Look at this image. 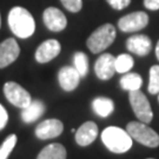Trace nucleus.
Segmentation results:
<instances>
[{
  "label": "nucleus",
  "instance_id": "obj_1",
  "mask_svg": "<svg viewBox=\"0 0 159 159\" xmlns=\"http://www.w3.org/2000/svg\"><path fill=\"white\" fill-rule=\"evenodd\" d=\"M8 26L18 38H30L35 31V21L32 14L24 7H13L8 13Z\"/></svg>",
  "mask_w": 159,
  "mask_h": 159
},
{
  "label": "nucleus",
  "instance_id": "obj_2",
  "mask_svg": "<svg viewBox=\"0 0 159 159\" xmlns=\"http://www.w3.org/2000/svg\"><path fill=\"white\" fill-rule=\"evenodd\" d=\"M102 140L104 145L113 153H125L132 148L133 139L127 133L117 126H108L102 133Z\"/></svg>",
  "mask_w": 159,
  "mask_h": 159
},
{
  "label": "nucleus",
  "instance_id": "obj_3",
  "mask_svg": "<svg viewBox=\"0 0 159 159\" xmlns=\"http://www.w3.org/2000/svg\"><path fill=\"white\" fill-rule=\"evenodd\" d=\"M116 39V27L111 24H105L93 32L87 39V47L92 53H100L112 45Z\"/></svg>",
  "mask_w": 159,
  "mask_h": 159
},
{
  "label": "nucleus",
  "instance_id": "obj_4",
  "mask_svg": "<svg viewBox=\"0 0 159 159\" xmlns=\"http://www.w3.org/2000/svg\"><path fill=\"white\" fill-rule=\"evenodd\" d=\"M126 131L133 140L142 145L152 148L159 146V134L145 123L130 121L126 126Z\"/></svg>",
  "mask_w": 159,
  "mask_h": 159
},
{
  "label": "nucleus",
  "instance_id": "obj_5",
  "mask_svg": "<svg viewBox=\"0 0 159 159\" xmlns=\"http://www.w3.org/2000/svg\"><path fill=\"white\" fill-rule=\"evenodd\" d=\"M129 99H130L131 107L137 118L142 123L148 124L153 118V112H152V108H151V105L146 96L140 90H137V91L130 92Z\"/></svg>",
  "mask_w": 159,
  "mask_h": 159
},
{
  "label": "nucleus",
  "instance_id": "obj_6",
  "mask_svg": "<svg viewBox=\"0 0 159 159\" xmlns=\"http://www.w3.org/2000/svg\"><path fill=\"white\" fill-rule=\"evenodd\" d=\"M4 93H5L6 99L11 102L12 105L19 108L27 107L32 102V98L29 92L26 91L23 86H20L14 81L6 83L4 85Z\"/></svg>",
  "mask_w": 159,
  "mask_h": 159
},
{
  "label": "nucleus",
  "instance_id": "obj_7",
  "mask_svg": "<svg viewBox=\"0 0 159 159\" xmlns=\"http://www.w3.org/2000/svg\"><path fill=\"white\" fill-rule=\"evenodd\" d=\"M148 24V16L145 12H133L130 14H126L121 17L118 21V27L123 32H137L144 27H146Z\"/></svg>",
  "mask_w": 159,
  "mask_h": 159
},
{
  "label": "nucleus",
  "instance_id": "obj_8",
  "mask_svg": "<svg viewBox=\"0 0 159 159\" xmlns=\"http://www.w3.org/2000/svg\"><path fill=\"white\" fill-rule=\"evenodd\" d=\"M43 20L46 27L52 32H60L67 26L65 14L56 7H47L43 13Z\"/></svg>",
  "mask_w": 159,
  "mask_h": 159
},
{
  "label": "nucleus",
  "instance_id": "obj_9",
  "mask_svg": "<svg viewBox=\"0 0 159 159\" xmlns=\"http://www.w3.org/2000/svg\"><path fill=\"white\" fill-rule=\"evenodd\" d=\"M20 54V48L17 40L14 38H8L0 44V68L7 67L14 63Z\"/></svg>",
  "mask_w": 159,
  "mask_h": 159
},
{
  "label": "nucleus",
  "instance_id": "obj_10",
  "mask_svg": "<svg viewBox=\"0 0 159 159\" xmlns=\"http://www.w3.org/2000/svg\"><path fill=\"white\" fill-rule=\"evenodd\" d=\"M64 131L63 123L59 119H46L35 127V136L41 140L59 137Z\"/></svg>",
  "mask_w": 159,
  "mask_h": 159
},
{
  "label": "nucleus",
  "instance_id": "obj_11",
  "mask_svg": "<svg viewBox=\"0 0 159 159\" xmlns=\"http://www.w3.org/2000/svg\"><path fill=\"white\" fill-rule=\"evenodd\" d=\"M97 77L102 80L111 79L116 73V58L110 53H104L97 59L94 65Z\"/></svg>",
  "mask_w": 159,
  "mask_h": 159
},
{
  "label": "nucleus",
  "instance_id": "obj_12",
  "mask_svg": "<svg viewBox=\"0 0 159 159\" xmlns=\"http://www.w3.org/2000/svg\"><path fill=\"white\" fill-rule=\"evenodd\" d=\"M60 44L56 39H48L40 44L35 51V60L40 64H46L57 57L60 53Z\"/></svg>",
  "mask_w": 159,
  "mask_h": 159
},
{
  "label": "nucleus",
  "instance_id": "obj_13",
  "mask_svg": "<svg viewBox=\"0 0 159 159\" xmlns=\"http://www.w3.org/2000/svg\"><path fill=\"white\" fill-rule=\"evenodd\" d=\"M80 74L74 68V66H64L60 68L58 73V80L59 85L64 91L71 92L75 90L80 81Z\"/></svg>",
  "mask_w": 159,
  "mask_h": 159
},
{
  "label": "nucleus",
  "instance_id": "obj_14",
  "mask_svg": "<svg viewBox=\"0 0 159 159\" xmlns=\"http://www.w3.org/2000/svg\"><path fill=\"white\" fill-rule=\"evenodd\" d=\"M126 47L131 53L144 57L150 53L151 48H152V43L148 35L134 34L126 40Z\"/></svg>",
  "mask_w": 159,
  "mask_h": 159
},
{
  "label": "nucleus",
  "instance_id": "obj_15",
  "mask_svg": "<svg viewBox=\"0 0 159 159\" xmlns=\"http://www.w3.org/2000/svg\"><path fill=\"white\" fill-rule=\"evenodd\" d=\"M98 137V126L93 121H85L75 131V142L80 146H89Z\"/></svg>",
  "mask_w": 159,
  "mask_h": 159
},
{
  "label": "nucleus",
  "instance_id": "obj_16",
  "mask_svg": "<svg viewBox=\"0 0 159 159\" xmlns=\"http://www.w3.org/2000/svg\"><path fill=\"white\" fill-rule=\"evenodd\" d=\"M45 112V105L44 102L35 99L32 100L27 107L23 108L21 112V118L25 123H33L37 119H39L40 117Z\"/></svg>",
  "mask_w": 159,
  "mask_h": 159
},
{
  "label": "nucleus",
  "instance_id": "obj_17",
  "mask_svg": "<svg viewBox=\"0 0 159 159\" xmlns=\"http://www.w3.org/2000/svg\"><path fill=\"white\" fill-rule=\"evenodd\" d=\"M66 148L61 144H48L38 154L37 159H66Z\"/></svg>",
  "mask_w": 159,
  "mask_h": 159
},
{
  "label": "nucleus",
  "instance_id": "obj_18",
  "mask_svg": "<svg viewBox=\"0 0 159 159\" xmlns=\"http://www.w3.org/2000/svg\"><path fill=\"white\" fill-rule=\"evenodd\" d=\"M92 108L96 112V114H98L99 117H108L110 114L113 112L114 110V104L113 102L106 98V97H98L92 102Z\"/></svg>",
  "mask_w": 159,
  "mask_h": 159
},
{
  "label": "nucleus",
  "instance_id": "obj_19",
  "mask_svg": "<svg viewBox=\"0 0 159 159\" xmlns=\"http://www.w3.org/2000/svg\"><path fill=\"white\" fill-rule=\"evenodd\" d=\"M143 79L138 73H127L124 74L120 79V86L125 91H137L142 87Z\"/></svg>",
  "mask_w": 159,
  "mask_h": 159
},
{
  "label": "nucleus",
  "instance_id": "obj_20",
  "mask_svg": "<svg viewBox=\"0 0 159 159\" xmlns=\"http://www.w3.org/2000/svg\"><path fill=\"white\" fill-rule=\"evenodd\" d=\"M133 58L130 54H120L116 58V72L118 73H127L133 67Z\"/></svg>",
  "mask_w": 159,
  "mask_h": 159
},
{
  "label": "nucleus",
  "instance_id": "obj_21",
  "mask_svg": "<svg viewBox=\"0 0 159 159\" xmlns=\"http://www.w3.org/2000/svg\"><path fill=\"white\" fill-rule=\"evenodd\" d=\"M74 68L78 71L80 77H85L89 72V59L84 52H77L73 58Z\"/></svg>",
  "mask_w": 159,
  "mask_h": 159
},
{
  "label": "nucleus",
  "instance_id": "obj_22",
  "mask_svg": "<svg viewBox=\"0 0 159 159\" xmlns=\"http://www.w3.org/2000/svg\"><path fill=\"white\" fill-rule=\"evenodd\" d=\"M17 144V136L10 134L0 146V159H7Z\"/></svg>",
  "mask_w": 159,
  "mask_h": 159
},
{
  "label": "nucleus",
  "instance_id": "obj_23",
  "mask_svg": "<svg viewBox=\"0 0 159 159\" xmlns=\"http://www.w3.org/2000/svg\"><path fill=\"white\" fill-rule=\"evenodd\" d=\"M148 92L151 94H158L159 93V65H153L150 68Z\"/></svg>",
  "mask_w": 159,
  "mask_h": 159
},
{
  "label": "nucleus",
  "instance_id": "obj_24",
  "mask_svg": "<svg viewBox=\"0 0 159 159\" xmlns=\"http://www.w3.org/2000/svg\"><path fill=\"white\" fill-rule=\"evenodd\" d=\"M64 7L72 13H77L83 7V0H60Z\"/></svg>",
  "mask_w": 159,
  "mask_h": 159
},
{
  "label": "nucleus",
  "instance_id": "obj_25",
  "mask_svg": "<svg viewBox=\"0 0 159 159\" xmlns=\"http://www.w3.org/2000/svg\"><path fill=\"white\" fill-rule=\"evenodd\" d=\"M108 2V5L111 6L112 8H114V10H118V11H120V10H124L125 7H127V6L130 5L131 0H106Z\"/></svg>",
  "mask_w": 159,
  "mask_h": 159
},
{
  "label": "nucleus",
  "instance_id": "obj_26",
  "mask_svg": "<svg viewBox=\"0 0 159 159\" xmlns=\"http://www.w3.org/2000/svg\"><path fill=\"white\" fill-rule=\"evenodd\" d=\"M7 120H8V114H7V112H6L5 107L0 104V131L6 126Z\"/></svg>",
  "mask_w": 159,
  "mask_h": 159
},
{
  "label": "nucleus",
  "instance_id": "obj_27",
  "mask_svg": "<svg viewBox=\"0 0 159 159\" xmlns=\"http://www.w3.org/2000/svg\"><path fill=\"white\" fill-rule=\"evenodd\" d=\"M144 6L151 11H157L159 10V0H144Z\"/></svg>",
  "mask_w": 159,
  "mask_h": 159
},
{
  "label": "nucleus",
  "instance_id": "obj_28",
  "mask_svg": "<svg viewBox=\"0 0 159 159\" xmlns=\"http://www.w3.org/2000/svg\"><path fill=\"white\" fill-rule=\"evenodd\" d=\"M156 56H157V59L159 60V40L157 43V46H156Z\"/></svg>",
  "mask_w": 159,
  "mask_h": 159
},
{
  "label": "nucleus",
  "instance_id": "obj_29",
  "mask_svg": "<svg viewBox=\"0 0 159 159\" xmlns=\"http://www.w3.org/2000/svg\"><path fill=\"white\" fill-rule=\"evenodd\" d=\"M0 27H1V17H0Z\"/></svg>",
  "mask_w": 159,
  "mask_h": 159
},
{
  "label": "nucleus",
  "instance_id": "obj_30",
  "mask_svg": "<svg viewBox=\"0 0 159 159\" xmlns=\"http://www.w3.org/2000/svg\"><path fill=\"white\" fill-rule=\"evenodd\" d=\"M158 102H159V93H158Z\"/></svg>",
  "mask_w": 159,
  "mask_h": 159
},
{
  "label": "nucleus",
  "instance_id": "obj_31",
  "mask_svg": "<svg viewBox=\"0 0 159 159\" xmlns=\"http://www.w3.org/2000/svg\"><path fill=\"white\" fill-rule=\"evenodd\" d=\"M148 159H154V158H148Z\"/></svg>",
  "mask_w": 159,
  "mask_h": 159
}]
</instances>
